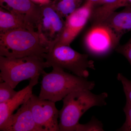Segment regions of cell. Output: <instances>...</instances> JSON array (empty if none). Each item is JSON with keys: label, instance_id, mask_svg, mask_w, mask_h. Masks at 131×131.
<instances>
[{"label": "cell", "instance_id": "cell-10", "mask_svg": "<svg viewBox=\"0 0 131 131\" xmlns=\"http://www.w3.org/2000/svg\"><path fill=\"white\" fill-rule=\"evenodd\" d=\"M30 99L21 105L15 113L9 116L0 127V131H40L34 119Z\"/></svg>", "mask_w": 131, "mask_h": 131}, {"label": "cell", "instance_id": "cell-8", "mask_svg": "<svg viewBox=\"0 0 131 131\" xmlns=\"http://www.w3.org/2000/svg\"><path fill=\"white\" fill-rule=\"evenodd\" d=\"M30 99L34 119L40 131H60L58 121L59 111L56 107V102L40 100L33 94Z\"/></svg>", "mask_w": 131, "mask_h": 131}, {"label": "cell", "instance_id": "cell-6", "mask_svg": "<svg viewBox=\"0 0 131 131\" xmlns=\"http://www.w3.org/2000/svg\"><path fill=\"white\" fill-rule=\"evenodd\" d=\"M121 38L105 22L97 21L93 23L86 34L84 45L91 55L104 56L115 50Z\"/></svg>", "mask_w": 131, "mask_h": 131}, {"label": "cell", "instance_id": "cell-17", "mask_svg": "<svg viewBox=\"0 0 131 131\" xmlns=\"http://www.w3.org/2000/svg\"><path fill=\"white\" fill-rule=\"evenodd\" d=\"M103 131V125L101 121L93 116L91 120L86 124H78L74 131Z\"/></svg>", "mask_w": 131, "mask_h": 131}, {"label": "cell", "instance_id": "cell-5", "mask_svg": "<svg viewBox=\"0 0 131 131\" xmlns=\"http://www.w3.org/2000/svg\"><path fill=\"white\" fill-rule=\"evenodd\" d=\"M89 56L76 51L70 46L60 45L54 46L43 57L52 68L70 71L86 78L89 75L88 69L95 70L94 62L89 59Z\"/></svg>", "mask_w": 131, "mask_h": 131}, {"label": "cell", "instance_id": "cell-24", "mask_svg": "<svg viewBox=\"0 0 131 131\" xmlns=\"http://www.w3.org/2000/svg\"><path fill=\"white\" fill-rule=\"evenodd\" d=\"M100 0H86V1H89L90 2H91L93 3L94 4H95V6L96 5H97L98 4V3L100 1Z\"/></svg>", "mask_w": 131, "mask_h": 131}, {"label": "cell", "instance_id": "cell-14", "mask_svg": "<svg viewBox=\"0 0 131 131\" xmlns=\"http://www.w3.org/2000/svg\"><path fill=\"white\" fill-rule=\"evenodd\" d=\"M25 28L36 30L23 16L0 7V32ZM37 31V30H36Z\"/></svg>", "mask_w": 131, "mask_h": 131}, {"label": "cell", "instance_id": "cell-12", "mask_svg": "<svg viewBox=\"0 0 131 131\" xmlns=\"http://www.w3.org/2000/svg\"><path fill=\"white\" fill-rule=\"evenodd\" d=\"M40 76L31 79L29 84L24 89L18 91L17 94L10 100L0 103V127L3 125L15 110L28 100L32 95L33 88L37 84Z\"/></svg>", "mask_w": 131, "mask_h": 131}, {"label": "cell", "instance_id": "cell-13", "mask_svg": "<svg viewBox=\"0 0 131 131\" xmlns=\"http://www.w3.org/2000/svg\"><path fill=\"white\" fill-rule=\"evenodd\" d=\"M101 21L105 22L122 38L124 34L131 31V7H127L120 12H113Z\"/></svg>", "mask_w": 131, "mask_h": 131}, {"label": "cell", "instance_id": "cell-20", "mask_svg": "<svg viewBox=\"0 0 131 131\" xmlns=\"http://www.w3.org/2000/svg\"><path fill=\"white\" fill-rule=\"evenodd\" d=\"M123 110L126 117L125 122L117 131H131V103L126 101Z\"/></svg>", "mask_w": 131, "mask_h": 131}, {"label": "cell", "instance_id": "cell-4", "mask_svg": "<svg viewBox=\"0 0 131 131\" xmlns=\"http://www.w3.org/2000/svg\"><path fill=\"white\" fill-rule=\"evenodd\" d=\"M51 67L42 57L9 58L0 56V79L15 89L22 81L43 75Z\"/></svg>", "mask_w": 131, "mask_h": 131}, {"label": "cell", "instance_id": "cell-9", "mask_svg": "<svg viewBox=\"0 0 131 131\" xmlns=\"http://www.w3.org/2000/svg\"><path fill=\"white\" fill-rule=\"evenodd\" d=\"M40 6V16L37 31L51 43V49L53 43L58 39L63 30L65 20L53 7L51 1Z\"/></svg>", "mask_w": 131, "mask_h": 131}, {"label": "cell", "instance_id": "cell-21", "mask_svg": "<svg viewBox=\"0 0 131 131\" xmlns=\"http://www.w3.org/2000/svg\"><path fill=\"white\" fill-rule=\"evenodd\" d=\"M115 50L125 57L131 66V37L125 44L119 45Z\"/></svg>", "mask_w": 131, "mask_h": 131}, {"label": "cell", "instance_id": "cell-23", "mask_svg": "<svg viewBox=\"0 0 131 131\" xmlns=\"http://www.w3.org/2000/svg\"><path fill=\"white\" fill-rule=\"evenodd\" d=\"M117 1V0H100L97 5L100 6L101 5L111 4Z\"/></svg>", "mask_w": 131, "mask_h": 131}, {"label": "cell", "instance_id": "cell-2", "mask_svg": "<svg viewBox=\"0 0 131 131\" xmlns=\"http://www.w3.org/2000/svg\"><path fill=\"white\" fill-rule=\"evenodd\" d=\"M108 96L106 92L95 94L88 89L71 92L63 99V105L59 111L60 131H74L80 118L90 108L106 106Z\"/></svg>", "mask_w": 131, "mask_h": 131}, {"label": "cell", "instance_id": "cell-1", "mask_svg": "<svg viewBox=\"0 0 131 131\" xmlns=\"http://www.w3.org/2000/svg\"><path fill=\"white\" fill-rule=\"evenodd\" d=\"M51 46L38 32L19 28L0 32V56L17 58L30 56L42 57Z\"/></svg>", "mask_w": 131, "mask_h": 131}, {"label": "cell", "instance_id": "cell-11", "mask_svg": "<svg viewBox=\"0 0 131 131\" xmlns=\"http://www.w3.org/2000/svg\"><path fill=\"white\" fill-rule=\"evenodd\" d=\"M1 7L23 16L37 30L40 6L31 0H0Z\"/></svg>", "mask_w": 131, "mask_h": 131}, {"label": "cell", "instance_id": "cell-16", "mask_svg": "<svg viewBox=\"0 0 131 131\" xmlns=\"http://www.w3.org/2000/svg\"><path fill=\"white\" fill-rule=\"evenodd\" d=\"M83 0H54L53 7L59 14L66 18L83 5Z\"/></svg>", "mask_w": 131, "mask_h": 131}, {"label": "cell", "instance_id": "cell-3", "mask_svg": "<svg viewBox=\"0 0 131 131\" xmlns=\"http://www.w3.org/2000/svg\"><path fill=\"white\" fill-rule=\"evenodd\" d=\"M38 97L56 102L63 100L69 94L76 90H92L95 86L93 81L65 72L64 70L53 68L49 73L43 75Z\"/></svg>", "mask_w": 131, "mask_h": 131}, {"label": "cell", "instance_id": "cell-7", "mask_svg": "<svg viewBox=\"0 0 131 131\" xmlns=\"http://www.w3.org/2000/svg\"><path fill=\"white\" fill-rule=\"evenodd\" d=\"M95 7L93 3L86 1L81 6L66 16L63 30L53 43L52 48L56 46H70L90 19Z\"/></svg>", "mask_w": 131, "mask_h": 131}, {"label": "cell", "instance_id": "cell-15", "mask_svg": "<svg viewBox=\"0 0 131 131\" xmlns=\"http://www.w3.org/2000/svg\"><path fill=\"white\" fill-rule=\"evenodd\" d=\"M131 7V0H117L111 3L101 5L94 8L90 19L93 22L100 21L121 7Z\"/></svg>", "mask_w": 131, "mask_h": 131}, {"label": "cell", "instance_id": "cell-18", "mask_svg": "<svg viewBox=\"0 0 131 131\" xmlns=\"http://www.w3.org/2000/svg\"><path fill=\"white\" fill-rule=\"evenodd\" d=\"M7 82L3 81L0 83V103L7 101L12 99L18 93Z\"/></svg>", "mask_w": 131, "mask_h": 131}, {"label": "cell", "instance_id": "cell-19", "mask_svg": "<svg viewBox=\"0 0 131 131\" xmlns=\"http://www.w3.org/2000/svg\"><path fill=\"white\" fill-rule=\"evenodd\" d=\"M117 79L122 83L126 97V101L131 103V80L127 79L121 73H119L117 74Z\"/></svg>", "mask_w": 131, "mask_h": 131}, {"label": "cell", "instance_id": "cell-22", "mask_svg": "<svg viewBox=\"0 0 131 131\" xmlns=\"http://www.w3.org/2000/svg\"><path fill=\"white\" fill-rule=\"evenodd\" d=\"M36 5H42L50 2L51 0H31Z\"/></svg>", "mask_w": 131, "mask_h": 131}]
</instances>
